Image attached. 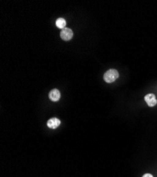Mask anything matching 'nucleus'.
I'll return each instance as SVG.
<instances>
[{
	"label": "nucleus",
	"instance_id": "nucleus-7",
	"mask_svg": "<svg viewBox=\"0 0 157 177\" xmlns=\"http://www.w3.org/2000/svg\"><path fill=\"white\" fill-rule=\"evenodd\" d=\"M142 177H154L151 174H145L142 176Z\"/></svg>",
	"mask_w": 157,
	"mask_h": 177
},
{
	"label": "nucleus",
	"instance_id": "nucleus-3",
	"mask_svg": "<svg viewBox=\"0 0 157 177\" xmlns=\"http://www.w3.org/2000/svg\"><path fill=\"white\" fill-rule=\"evenodd\" d=\"M145 101L148 104V106L150 107H153L157 104V100L156 99L155 95L153 94H149L145 96L144 97Z\"/></svg>",
	"mask_w": 157,
	"mask_h": 177
},
{
	"label": "nucleus",
	"instance_id": "nucleus-5",
	"mask_svg": "<svg viewBox=\"0 0 157 177\" xmlns=\"http://www.w3.org/2000/svg\"><path fill=\"white\" fill-rule=\"evenodd\" d=\"M49 97H50L51 101L54 102L58 101L61 98V93L57 88H54L49 94Z\"/></svg>",
	"mask_w": 157,
	"mask_h": 177
},
{
	"label": "nucleus",
	"instance_id": "nucleus-6",
	"mask_svg": "<svg viewBox=\"0 0 157 177\" xmlns=\"http://www.w3.org/2000/svg\"><path fill=\"white\" fill-rule=\"evenodd\" d=\"M56 25H57V26L58 29H64L65 26V25H66V22H65L64 18H58L57 20V22H56Z\"/></svg>",
	"mask_w": 157,
	"mask_h": 177
},
{
	"label": "nucleus",
	"instance_id": "nucleus-4",
	"mask_svg": "<svg viewBox=\"0 0 157 177\" xmlns=\"http://www.w3.org/2000/svg\"><path fill=\"white\" fill-rule=\"evenodd\" d=\"M47 126L51 129H56L61 125V120L57 118H51L47 121Z\"/></svg>",
	"mask_w": 157,
	"mask_h": 177
},
{
	"label": "nucleus",
	"instance_id": "nucleus-1",
	"mask_svg": "<svg viewBox=\"0 0 157 177\" xmlns=\"http://www.w3.org/2000/svg\"><path fill=\"white\" fill-rule=\"evenodd\" d=\"M119 74L116 69H111L104 73V80L107 83H112L118 78Z\"/></svg>",
	"mask_w": 157,
	"mask_h": 177
},
{
	"label": "nucleus",
	"instance_id": "nucleus-2",
	"mask_svg": "<svg viewBox=\"0 0 157 177\" xmlns=\"http://www.w3.org/2000/svg\"><path fill=\"white\" fill-rule=\"evenodd\" d=\"M73 36V33L72 30L69 29V28H64V29L62 30L60 33V36L62 40L65 41H69L71 40Z\"/></svg>",
	"mask_w": 157,
	"mask_h": 177
}]
</instances>
